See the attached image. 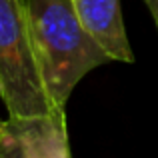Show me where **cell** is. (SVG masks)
<instances>
[{"label":"cell","instance_id":"6da1fadb","mask_svg":"<svg viewBox=\"0 0 158 158\" xmlns=\"http://www.w3.org/2000/svg\"><path fill=\"white\" fill-rule=\"evenodd\" d=\"M24 4L44 88L54 106L64 108L90 70L114 60L82 24L74 0H24Z\"/></svg>","mask_w":158,"mask_h":158},{"label":"cell","instance_id":"7a4b0ae2","mask_svg":"<svg viewBox=\"0 0 158 158\" xmlns=\"http://www.w3.org/2000/svg\"><path fill=\"white\" fill-rule=\"evenodd\" d=\"M0 98L8 116L56 110L40 76L24 0H0Z\"/></svg>","mask_w":158,"mask_h":158},{"label":"cell","instance_id":"3957f363","mask_svg":"<svg viewBox=\"0 0 158 158\" xmlns=\"http://www.w3.org/2000/svg\"><path fill=\"white\" fill-rule=\"evenodd\" d=\"M0 158H70L64 108L8 116L0 130Z\"/></svg>","mask_w":158,"mask_h":158},{"label":"cell","instance_id":"277c9868","mask_svg":"<svg viewBox=\"0 0 158 158\" xmlns=\"http://www.w3.org/2000/svg\"><path fill=\"white\" fill-rule=\"evenodd\" d=\"M74 6L82 24L110 54L112 60L124 64L134 62L122 20L120 0H74Z\"/></svg>","mask_w":158,"mask_h":158},{"label":"cell","instance_id":"5b68a950","mask_svg":"<svg viewBox=\"0 0 158 158\" xmlns=\"http://www.w3.org/2000/svg\"><path fill=\"white\" fill-rule=\"evenodd\" d=\"M142 2L146 4V8L150 10L152 18H154V22H156V26H158V0H142Z\"/></svg>","mask_w":158,"mask_h":158},{"label":"cell","instance_id":"8992f818","mask_svg":"<svg viewBox=\"0 0 158 158\" xmlns=\"http://www.w3.org/2000/svg\"><path fill=\"white\" fill-rule=\"evenodd\" d=\"M2 124H4V120H0V130H2Z\"/></svg>","mask_w":158,"mask_h":158}]
</instances>
